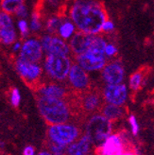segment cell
Segmentation results:
<instances>
[{
	"mask_svg": "<svg viewBox=\"0 0 154 155\" xmlns=\"http://www.w3.org/2000/svg\"><path fill=\"white\" fill-rule=\"evenodd\" d=\"M40 42L44 53L45 54H58L65 56L72 55L68 43L56 34L45 33L40 39Z\"/></svg>",
	"mask_w": 154,
	"mask_h": 155,
	"instance_id": "cell-7",
	"label": "cell"
},
{
	"mask_svg": "<svg viewBox=\"0 0 154 155\" xmlns=\"http://www.w3.org/2000/svg\"><path fill=\"white\" fill-rule=\"evenodd\" d=\"M67 80L69 86L75 91L83 93L90 89L91 81L88 73L76 63L71 65Z\"/></svg>",
	"mask_w": 154,
	"mask_h": 155,
	"instance_id": "cell-12",
	"label": "cell"
},
{
	"mask_svg": "<svg viewBox=\"0 0 154 155\" xmlns=\"http://www.w3.org/2000/svg\"><path fill=\"white\" fill-rule=\"evenodd\" d=\"M16 41V31L11 14L0 11V43L11 45Z\"/></svg>",
	"mask_w": 154,
	"mask_h": 155,
	"instance_id": "cell-14",
	"label": "cell"
},
{
	"mask_svg": "<svg viewBox=\"0 0 154 155\" xmlns=\"http://www.w3.org/2000/svg\"><path fill=\"white\" fill-rule=\"evenodd\" d=\"M18 58L31 63H40L44 58V50L40 40L36 38H27L22 43Z\"/></svg>",
	"mask_w": 154,
	"mask_h": 155,
	"instance_id": "cell-10",
	"label": "cell"
},
{
	"mask_svg": "<svg viewBox=\"0 0 154 155\" xmlns=\"http://www.w3.org/2000/svg\"><path fill=\"white\" fill-rule=\"evenodd\" d=\"M15 69L28 85H38L44 72L40 63H31L20 58L15 61Z\"/></svg>",
	"mask_w": 154,
	"mask_h": 155,
	"instance_id": "cell-6",
	"label": "cell"
},
{
	"mask_svg": "<svg viewBox=\"0 0 154 155\" xmlns=\"http://www.w3.org/2000/svg\"><path fill=\"white\" fill-rule=\"evenodd\" d=\"M101 96L106 103L123 106L128 99V88L126 84H106Z\"/></svg>",
	"mask_w": 154,
	"mask_h": 155,
	"instance_id": "cell-11",
	"label": "cell"
},
{
	"mask_svg": "<svg viewBox=\"0 0 154 155\" xmlns=\"http://www.w3.org/2000/svg\"><path fill=\"white\" fill-rule=\"evenodd\" d=\"M68 17L78 31L85 34H99L108 19L103 5L95 0H76L69 9Z\"/></svg>",
	"mask_w": 154,
	"mask_h": 155,
	"instance_id": "cell-1",
	"label": "cell"
},
{
	"mask_svg": "<svg viewBox=\"0 0 154 155\" xmlns=\"http://www.w3.org/2000/svg\"><path fill=\"white\" fill-rule=\"evenodd\" d=\"M22 5H24V0H0L1 11L10 14H14Z\"/></svg>",
	"mask_w": 154,
	"mask_h": 155,
	"instance_id": "cell-21",
	"label": "cell"
},
{
	"mask_svg": "<svg viewBox=\"0 0 154 155\" xmlns=\"http://www.w3.org/2000/svg\"><path fill=\"white\" fill-rule=\"evenodd\" d=\"M37 155H54L53 153H51L49 150H42L38 153ZM60 155H65V154H60Z\"/></svg>",
	"mask_w": 154,
	"mask_h": 155,
	"instance_id": "cell-35",
	"label": "cell"
},
{
	"mask_svg": "<svg viewBox=\"0 0 154 155\" xmlns=\"http://www.w3.org/2000/svg\"><path fill=\"white\" fill-rule=\"evenodd\" d=\"M100 109H101V114L104 115L107 119H109L112 122L122 118L125 113V110L123 109L122 106H117L110 103H106L102 105Z\"/></svg>",
	"mask_w": 154,
	"mask_h": 155,
	"instance_id": "cell-20",
	"label": "cell"
},
{
	"mask_svg": "<svg viewBox=\"0 0 154 155\" xmlns=\"http://www.w3.org/2000/svg\"><path fill=\"white\" fill-rule=\"evenodd\" d=\"M23 155H35V149L32 146H27L23 150Z\"/></svg>",
	"mask_w": 154,
	"mask_h": 155,
	"instance_id": "cell-32",
	"label": "cell"
},
{
	"mask_svg": "<svg viewBox=\"0 0 154 155\" xmlns=\"http://www.w3.org/2000/svg\"><path fill=\"white\" fill-rule=\"evenodd\" d=\"M144 81V75L141 71H137L133 73L129 78V86L130 90L133 91H137L139 90L143 84Z\"/></svg>",
	"mask_w": 154,
	"mask_h": 155,
	"instance_id": "cell-23",
	"label": "cell"
},
{
	"mask_svg": "<svg viewBox=\"0 0 154 155\" xmlns=\"http://www.w3.org/2000/svg\"><path fill=\"white\" fill-rule=\"evenodd\" d=\"M17 28L20 31L21 37L23 39H27L29 36L30 33V29H29V26L28 23L26 19H19L17 22Z\"/></svg>",
	"mask_w": 154,
	"mask_h": 155,
	"instance_id": "cell-25",
	"label": "cell"
},
{
	"mask_svg": "<svg viewBox=\"0 0 154 155\" xmlns=\"http://www.w3.org/2000/svg\"><path fill=\"white\" fill-rule=\"evenodd\" d=\"M65 148L66 147L48 142V150H49L54 155H60V154H65Z\"/></svg>",
	"mask_w": 154,
	"mask_h": 155,
	"instance_id": "cell-28",
	"label": "cell"
},
{
	"mask_svg": "<svg viewBox=\"0 0 154 155\" xmlns=\"http://www.w3.org/2000/svg\"><path fill=\"white\" fill-rule=\"evenodd\" d=\"M0 147H1V148L3 149L4 147H5V143L4 142H0Z\"/></svg>",
	"mask_w": 154,
	"mask_h": 155,
	"instance_id": "cell-37",
	"label": "cell"
},
{
	"mask_svg": "<svg viewBox=\"0 0 154 155\" xmlns=\"http://www.w3.org/2000/svg\"><path fill=\"white\" fill-rule=\"evenodd\" d=\"M85 134L94 148H99L106 139L113 134V122L101 114H95L87 120Z\"/></svg>",
	"mask_w": 154,
	"mask_h": 155,
	"instance_id": "cell-4",
	"label": "cell"
},
{
	"mask_svg": "<svg viewBox=\"0 0 154 155\" xmlns=\"http://www.w3.org/2000/svg\"><path fill=\"white\" fill-rule=\"evenodd\" d=\"M37 106L42 117L49 125L66 123L71 118L72 110L67 99L38 97Z\"/></svg>",
	"mask_w": 154,
	"mask_h": 155,
	"instance_id": "cell-2",
	"label": "cell"
},
{
	"mask_svg": "<svg viewBox=\"0 0 154 155\" xmlns=\"http://www.w3.org/2000/svg\"><path fill=\"white\" fill-rule=\"evenodd\" d=\"M94 146L89 137L83 134L65 148V155H91Z\"/></svg>",
	"mask_w": 154,
	"mask_h": 155,
	"instance_id": "cell-16",
	"label": "cell"
},
{
	"mask_svg": "<svg viewBox=\"0 0 154 155\" xmlns=\"http://www.w3.org/2000/svg\"><path fill=\"white\" fill-rule=\"evenodd\" d=\"M42 21H41V15L38 12H34L31 14V20H30V27L29 29L32 32H39L42 28Z\"/></svg>",
	"mask_w": 154,
	"mask_h": 155,
	"instance_id": "cell-24",
	"label": "cell"
},
{
	"mask_svg": "<svg viewBox=\"0 0 154 155\" xmlns=\"http://www.w3.org/2000/svg\"><path fill=\"white\" fill-rule=\"evenodd\" d=\"M10 100L11 103L13 107H18L21 102V94L20 91L17 88H13L11 91V95H10Z\"/></svg>",
	"mask_w": 154,
	"mask_h": 155,
	"instance_id": "cell-27",
	"label": "cell"
},
{
	"mask_svg": "<svg viewBox=\"0 0 154 155\" xmlns=\"http://www.w3.org/2000/svg\"><path fill=\"white\" fill-rule=\"evenodd\" d=\"M63 16L61 15H52L45 22V30L48 34H56L59 26L61 25Z\"/></svg>",
	"mask_w": 154,
	"mask_h": 155,
	"instance_id": "cell-22",
	"label": "cell"
},
{
	"mask_svg": "<svg viewBox=\"0 0 154 155\" xmlns=\"http://www.w3.org/2000/svg\"><path fill=\"white\" fill-rule=\"evenodd\" d=\"M45 2H47L48 5L50 6L51 8H56L60 4V0H45Z\"/></svg>",
	"mask_w": 154,
	"mask_h": 155,
	"instance_id": "cell-34",
	"label": "cell"
},
{
	"mask_svg": "<svg viewBox=\"0 0 154 155\" xmlns=\"http://www.w3.org/2000/svg\"><path fill=\"white\" fill-rule=\"evenodd\" d=\"M116 53H117V48H116V46H115L113 44H108L106 45L105 46V50H104V55L107 57H113L116 55Z\"/></svg>",
	"mask_w": 154,
	"mask_h": 155,
	"instance_id": "cell-29",
	"label": "cell"
},
{
	"mask_svg": "<svg viewBox=\"0 0 154 155\" xmlns=\"http://www.w3.org/2000/svg\"><path fill=\"white\" fill-rule=\"evenodd\" d=\"M127 141L125 140L124 134H112L105 142L97 149V155H123L125 152Z\"/></svg>",
	"mask_w": 154,
	"mask_h": 155,
	"instance_id": "cell-9",
	"label": "cell"
},
{
	"mask_svg": "<svg viewBox=\"0 0 154 155\" xmlns=\"http://www.w3.org/2000/svg\"><path fill=\"white\" fill-rule=\"evenodd\" d=\"M22 46V43L20 41H15L12 44V51L13 52H19Z\"/></svg>",
	"mask_w": 154,
	"mask_h": 155,
	"instance_id": "cell-33",
	"label": "cell"
},
{
	"mask_svg": "<svg viewBox=\"0 0 154 155\" xmlns=\"http://www.w3.org/2000/svg\"><path fill=\"white\" fill-rule=\"evenodd\" d=\"M72 64L71 56L47 54L44 59L43 69L51 81L64 82L67 80Z\"/></svg>",
	"mask_w": 154,
	"mask_h": 155,
	"instance_id": "cell-3",
	"label": "cell"
},
{
	"mask_svg": "<svg viewBox=\"0 0 154 155\" xmlns=\"http://www.w3.org/2000/svg\"><path fill=\"white\" fill-rule=\"evenodd\" d=\"M129 124L130 133H132V134L133 136H137L138 134H139V130H140V126H139V123H138L135 115L130 114L129 116Z\"/></svg>",
	"mask_w": 154,
	"mask_h": 155,
	"instance_id": "cell-26",
	"label": "cell"
},
{
	"mask_svg": "<svg viewBox=\"0 0 154 155\" xmlns=\"http://www.w3.org/2000/svg\"><path fill=\"white\" fill-rule=\"evenodd\" d=\"M14 15L16 17H18L19 19H26L28 17V9H27V7L25 6V4L18 8V10L15 12Z\"/></svg>",
	"mask_w": 154,
	"mask_h": 155,
	"instance_id": "cell-30",
	"label": "cell"
},
{
	"mask_svg": "<svg viewBox=\"0 0 154 155\" xmlns=\"http://www.w3.org/2000/svg\"><path fill=\"white\" fill-rule=\"evenodd\" d=\"M80 103L84 112L94 113L102 107V96L98 92L87 90L83 92Z\"/></svg>",
	"mask_w": 154,
	"mask_h": 155,
	"instance_id": "cell-17",
	"label": "cell"
},
{
	"mask_svg": "<svg viewBox=\"0 0 154 155\" xmlns=\"http://www.w3.org/2000/svg\"><path fill=\"white\" fill-rule=\"evenodd\" d=\"M87 37L88 34H85L80 31H77L73 37L68 41L69 48L73 56L80 55L81 53L86 52L87 50Z\"/></svg>",
	"mask_w": 154,
	"mask_h": 155,
	"instance_id": "cell-18",
	"label": "cell"
},
{
	"mask_svg": "<svg viewBox=\"0 0 154 155\" xmlns=\"http://www.w3.org/2000/svg\"><path fill=\"white\" fill-rule=\"evenodd\" d=\"M123 155H136L134 151H133L132 150H126L125 152L123 153Z\"/></svg>",
	"mask_w": 154,
	"mask_h": 155,
	"instance_id": "cell-36",
	"label": "cell"
},
{
	"mask_svg": "<svg viewBox=\"0 0 154 155\" xmlns=\"http://www.w3.org/2000/svg\"><path fill=\"white\" fill-rule=\"evenodd\" d=\"M76 32H77V28L72 22V20L69 17L68 18L63 17V20H61V25L58 28L56 35H58L61 39H63V40L67 42L70 40Z\"/></svg>",
	"mask_w": 154,
	"mask_h": 155,
	"instance_id": "cell-19",
	"label": "cell"
},
{
	"mask_svg": "<svg viewBox=\"0 0 154 155\" xmlns=\"http://www.w3.org/2000/svg\"><path fill=\"white\" fill-rule=\"evenodd\" d=\"M114 29V24L111 20H106L101 27V32H112Z\"/></svg>",
	"mask_w": 154,
	"mask_h": 155,
	"instance_id": "cell-31",
	"label": "cell"
},
{
	"mask_svg": "<svg viewBox=\"0 0 154 155\" xmlns=\"http://www.w3.org/2000/svg\"><path fill=\"white\" fill-rule=\"evenodd\" d=\"M81 135L80 128L73 123H61L50 125L48 130V142L67 147Z\"/></svg>",
	"mask_w": 154,
	"mask_h": 155,
	"instance_id": "cell-5",
	"label": "cell"
},
{
	"mask_svg": "<svg viewBox=\"0 0 154 155\" xmlns=\"http://www.w3.org/2000/svg\"><path fill=\"white\" fill-rule=\"evenodd\" d=\"M75 61L86 72L99 71L107 64V58L104 54L96 52H84L74 56Z\"/></svg>",
	"mask_w": 154,
	"mask_h": 155,
	"instance_id": "cell-8",
	"label": "cell"
},
{
	"mask_svg": "<svg viewBox=\"0 0 154 155\" xmlns=\"http://www.w3.org/2000/svg\"><path fill=\"white\" fill-rule=\"evenodd\" d=\"M36 93L38 97L59 99H67L69 96V91L65 85L56 81H49L38 84Z\"/></svg>",
	"mask_w": 154,
	"mask_h": 155,
	"instance_id": "cell-13",
	"label": "cell"
},
{
	"mask_svg": "<svg viewBox=\"0 0 154 155\" xmlns=\"http://www.w3.org/2000/svg\"><path fill=\"white\" fill-rule=\"evenodd\" d=\"M102 80L106 84H119L124 81V67L119 61L107 63L101 69Z\"/></svg>",
	"mask_w": 154,
	"mask_h": 155,
	"instance_id": "cell-15",
	"label": "cell"
}]
</instances>
